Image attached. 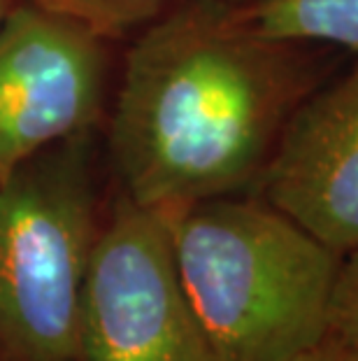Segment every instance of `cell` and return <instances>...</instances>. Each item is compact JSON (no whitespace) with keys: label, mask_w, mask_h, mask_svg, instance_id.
<instances>
[{"label":"cell","mask_w":358,"mask_h":361,"mask_svg":"<svg viewBox=\"0 0 358 361\" xmlns=\"http://www.w3.org/2000/svg\"><path fill=\"white\" fill-rule=\"evenodd\" d=\"M333 47L272 40L231 0H179L126 54L110 152L128 201L158 212L254 191Z\"/></svg>","instance_id":"6da1fadb"},{"label":"cell","mask_w":358,"mask_h":361,"mask_svg":"<svg viewBox=\"0 0 358 361\" xmlns=\"http://www.w3.org/2000/svg\"><path fill=\"white\" fill-rule=\"evenodd\" d=\"M163 214L217 361H295L324 343L345 255L256 194Z\"/></svg>","instance_id":"7a4b0ae2"},{"label":"cell","mask_w":358,"mask_h":361,"mask_svg":"<svg viewBox=\"0 0 358 361\" xmlns=\"http://www.w3.org/2000/svg\"><path fill=\"white\" fill-rule=\"evenodd\" d=\"M84 147L82 133L0 180V361H75L101 233Z\"/></svg>","instance_id":"3957f363"},{"label":"cell","mask_w":358,"mask_h":361,"mask_svg":"<svg viewBox=\"0 0 358 361\" xmlns=\"http://www.w3.org/2000/svg\"><path fill=\"white\" fill-rule=\"evenodd\" d=\"M75 361H217L181 284L165 214L121 196L84 278Z\"/></svg>","instance_id":"277c9868"},{"label":"cell","mask_w":358,"mask_h":361,"mask_svg":"<svg viewBox=\"0 0 358 361\" xmlns=\"http://www.w3.org/2000/svg\"><path fill=\"white\" fill-rule=\"evenodd\" d=\"M105 49L94 30L17 3L0 24V180L94 126Z\"/></svg>","instance_id":"5b68a950"},{"label":"cell","mask_w":358,"mask_h":361,"mask_svg":"<svg viewBox=\"0 0 358 361\" xmlns=\"http://www.w3.org/2000/svg\"><path fill=\"white\" fill-rule=\"evenodd\" d=\"M254 194L340 255L358 250V63L295 110Z\"/></svg>","instance_id":"8992f818"},{"label":"cell","mask_w":358,"mask_h":361,"mask_svg":"<svg viewBox=\"0 0 358 361\" xmlns=\"http://www.w3.org/2000/svg\"><path fill=\"white\" fill-rule=\"evenodd\" d=\"M238 12L272 40L324 44L358 56V0H251Z\"/></svg>","instance_id":"52a82bcc"},{"label":"cell","mask_w":358,"mask_h":361,"mask_svg":"<svg viewBox=\"0 0 358 361\" xmlns=\"http://www.w3.org/2000/svg\"><path fill=\"white\" fill-rule=\"evenodd\" d=\"M28 3L77 21L105 40V37H121L131 30H142L179 0H28Z\"/></svg>","instance_id":"ba28073f"},{"label":"cell","mask_w":358,"mask_h":361,"mask_svg":"<svg viewBox=\"0 0 358 361\" xmlns=\"http://www.w3.org/2000/svg\"><path fill=\"white\" fill-rule=\"evenodd\" d=\"M324 343L338 350L358 345V250L342 259Z\"/></svg>","instance_id":"9c48e42d"},{"label":"cell","mask_w":358,"mask_h":361,"mask_svg":"<svg viewBox=\"0 0 358 361\" xmlns=\"http://www.w3.org/2000/svg\"><path fill=\"white\" fill-rule=\"evenodd\" d=\"M295 361H340L338 350L331 348V345L321 343L319 348H314L312 352H305L302 357H298Z\"/></svg>","instance_id":"30bf717a"},{"label":"cell","mask_w":358,"mask_h":361,"mask_svg":"<svg viewBox=\"0 0 358 361\" xmlns=\"http://www.w3.org/2000/svg\"><path fill=\"white\" fill-rule=\"evenodd\" d=\"M333 348V345H331ZM338 350V348H335ZM340 355V361H358V345H354V348H345V350H338Z\"/></svg>","instance_id":"8fae6325"},{"label":"cell","mask_w":358,"mask_h":361,"mask_svg":"<svg viewBox=\"0 0 358 361\" xmlns=\"http://www.w3.org/2000/svg\"><path fill=\"white\" fill-rule=\"evenodd\" d=\"M14 5H17L14 0H0V24H3V19L7 17V12H10Z\"/></svg>","instance_id":"7c38bea8"},{"label":"cell","mask_w":358,"mask_h":361,"mask_svg":"<svg viewBox=\"0 0 358 361\" xmlns=\"http://www.w3.org/2000/svg\"><path fill=\"white\" fill-rule=\"evenodd\" d=\"M231 3H235V5H242V3H251V0H231Z\"/></svg>","instance_id":"4fadbf2b"}]
</instances>
